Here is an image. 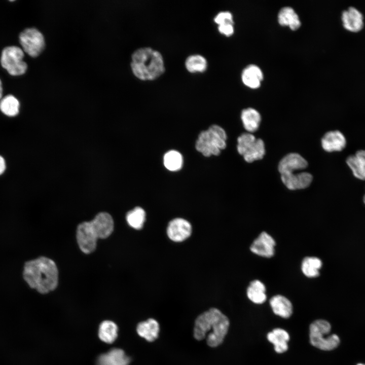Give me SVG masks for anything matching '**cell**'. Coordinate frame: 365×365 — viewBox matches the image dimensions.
Listing matches in <instances>:
<instances>
[{
    "instance_id": "obj_34",
    "label": "cell",
    "mask_w": 365,
    "mask_h": 365,
    "mask_svg": "<svg viewBox=\"0 0 365 365\" xmlns=\"http://www.w3.org/2000/svg\"><path fill=\"white\" fill-rule=\"evenodd\" d=\"M3 96V87L2 82L0 80V100L2 98Z\"/></svg>"
},
{
    "instance_id": "obj_14",
    "label": "cell",
    "mask_w": 365,
    "mask_h": 365,
    "mask_svg": "<svg viewBox=\"0 0 365 365\" xmlns=\"http://www.w3.org/2000/svg\"><path fill=\"white\" fill-rule=\"evenodd\" d=\"M281 178L288 189L295 190L308 187L312 182V176L308 172H302L281 174Z\"/></svg>"
},
{
    "instance_id": "obj_29",
    "label": "cell",
    "mask_w": 365,
    "mask_h": 365,
    "mask_svg": "<svg viewBox=\"0 0 365 365\" xmlns=\"http://www.w3.org/2000/svg\"><path fill=\"white\" fill-rule=\"evenodd\" d=\"M346 163L354 175L360 179H365V159L356 155L348 157Z\"/></svg>"
},
{
    "instance_id": "obj_2",
    "label": "cell",
    "mask_w": 365,
    "mask_h": 365,
    "mask_svg": "<svg viewBox=\"0 0 365 365\" xmlns=\"http://www.w3.org/2000/svg\"><path fill=\"white\" fill-rule=\"evenodd\" d=\"M114 227L112 216L105 212L98 213L91 221L80 224L77 230V240L81 251L86 254L93 252L97 239L110 236Z\"/></svg>"
},
{
    "instance_id": "obj_31",
    "label": "cell",
    "mask_w": 365,
    "mask_h": 365,
    "mask_svg": "<svg viewBox=\"0 0 365 365\" xmlns=\"http://www.w3.org/2000/svg\"><path fill=\"white\" fill-rule=\"evenodd\" d=\"M214 21L218 25L226 23H233L232 14L228 11L221 12L215 16Z\"/></svg>"
},
{
    "instance_id": "obj_3",
    "label": "cell",
    "mask_w": 365,
    "mask_h": 365,
    "mask_svg": "<svg viewBox=\"0 0 365 365\" xmlns=\"http://www.w3.org/2000/svg\"><path fill=\"white\" fill-rule=\"evenodd\" d=\"M228 317L218 309L212 308L200 314L196 318L194 330V336L197 340L205 338L208 332L211 330L207 337V343L212 347L220 345L227 334L229 327Z\"/></svg>"
},
{
    "instance_id": "obj_27",
    "label": "cell",
    "mask_w": 365,
    "mask_h": 365,
    "mask_svg": "<svg viewBox=\"0 0 365 365\" xmlns=\"http://www.w3.org/2000/svg\"><path fill=\"white\" fill-rule=\"evenodd\" d=\"M186 69L190 72H203L207 67V61L205 58L199 54L189 56L185 61Z\"/></svg>"
},
{
    "instance_id": "obj_25",
    "label": "cell",
    "mask_w": 365,
    "mask_h": 365,
    "mask_svg": "<svg viewBox=\"0 0 365 365\" xmlns=\"http://www.w3.org/2000/svg\"><path fill=\"white\" fill-rule=\"evenodd\" d=\"M322 264L321 261L317 257H307L302 262L301 270L306 276L309 278L316 277L319 275Z\"/></svg>"
},
{
    "instance_id": "obj_16",
    "label": "cell",
    "mask_w": 365,
    "mask_h": 365,
    "mask_svg": "<svg viewBox=\"0 0 365 365\" xmlns=\"http://www.w3.org/2000/svg\"><path fill=\"white\" fill-rule=\"evenodd\" d=\"M129 362V357L123 350L113 348L98 357L97 365H128Z\"/></svg>"
},
{
    "instance_id": "obj_19",
    "label": "cell",
    "mask_w": 365,
    "mask_h": 365,
    "mask_svg": "<svg viewBox=\"0 0 365 365\" xmlns=\"http://www.w3.org/2000/svg\"><path fill=\"white\" fill-rule=\"evenodd\" d=\"M267 339L274 345L276 352L281 353L287 350L289 336L284 330L280 328L274 329L268 334Z\"/></svg>"
},
{
    "instance_id": "obj_28",
    "label": "cell",
    "mask_w": 365,
    "mask_h": 365,
    "mask_svg": "<svg viewBox=\"0 0 365 365\" xmlns=\"http://www.w3.org/2000/svg\"><path fill=\"white\" fill-rule=\"evenodd\" d=\"M126 218L131 227L139 230L142 228L145 221V212L141 207H136L127 212Z\"/></svg>"
},
{
    "instance_id": "obj_9",
    "label": "cell",
    "mask_w": 365,
    "mask_h": 365,
    "mask_svg": "<svg viewBox=\"0 0 365 365\" xmlns=\"http://www.w3.org/2000/svg\"><path fill=\"white\" fill-rule=\"evenodd\" d=\"M19 41L23 51L32 57L40 55L45 47L43 34L35 28H26L22 31Z\"/></svg>"
},
{
    "instance_id": "obj_5",
    "label": "cell",
    "mask_w": 365,
    "mask_h": 365,
    "mask_svg": "<svg viewBox=\"0 0 365 365\" xmlns=\"http://www.w3.org/2000/svg\"><path fill=\"white\" fill-rule=\"evenodd\" d=\"M227 135L220 126L212 125L202 131L196 142V149L204 156H217L226 147Z\"/></svg>"
},
{
    "instance_id": "obj_17",
    "label": "cell",
    "mask_w": 365,
    "mask_h": 365,
    "mask_svg": "<svg viewBox=\"0 0 365 365\" xmlns=\"http://www.w3.org/2000/svg\"><path fill=\"white\" fill-rule=\"evenodd\" d=\"M243 83L251 88H257L260 87L263 79V72L256 65L250 64L243 70L241 75Z\"/></svg>"
},
{
    "instance_id": "obj_30",
    "label": "cell",
    "mask_w": 365,
    "mask_h": 365,
    "mask_svg": "<svg viewBox=\"0 0 365 365\" xmlns=\"http://www.w3.org/2000/svg\"><path fill=\"white\" fill-rule=\"evenodd\" d=\"M182 157L177 151L171 150L167 152L164 156V164L170 171L179 170L182 165Z\"/></svg>"
},
{
    "instance_id": "obj_33",
    "label": "cell",
    "mask_w": 365,
    "mask_h": 365,
    "mask_svg": "<svg viewBox=\"0 0 365 365\" xmlns=\"http://www.w3.org/2000/svg\"><path fill=\"white\" fill-rule=\"evenodd\" d=\"M6 168V165L5 159L0 155V175L5 172Z\"/></svg>"
},
{
    "instance_id": "obj_21",
    "label": "cell",
    "mask_w": 365,
    "mask_h": 365,
    "mask_svg": "<svg viewBox=\"0 0 365 365\" xmlns=\"http://www.w3.org/2000/svg\"><path fill=\"white\" fill-rule=\"evenodd\" d=\"M278 21L283 26H288L292 30H296L301 26L299 17L295 10L291 7L282 8L278 13Z\"/></svg>"
},
{
    "instance_id": "obj_22",
    "label": "cell",
    "mask_w": 365,
    "mask_h": 365,
    "mask_svg": "<svg viewBox=\"0 0 365 365\" xmlns=\"http://www.w3.org/2000/svg\"><path fill=\"white\" fill-rule=\"evenodd\" d=\"M241 118L244 128L249 132H254L258 129L261 117L256 110L252 108L243 110Z\"/></svg>"
},
{
    "instance_id": "obj_32",
    "label": "cell",
    "mask_w": 365,
    "mask_h": 365,
    "mask_svg": "<svg viewBox=\"0 0 365 365\" xmlns=\"http://www.w3.org/2000/svg\"><path fill=\"white\" fill-rule=\"evenodd\" d=\"M218 31L226 36H230L234 33L233 23H226L218 25Z\"/></svg>"
},
{
    "instance_id": "obj_8",
    "label": "cell",
    "mask_w": 365,
    "mask_h": 365,
    "mask_svg": "<svg viewBox=\"0 0 365 365\" xmlns=\"http://www.w3.org/2000/svg\"><path fill=\"white\" fill-rule=\"evenodd\" d=\"M24 51L17 46H9L2 52V66L12 76L22 75L26 72L27 65L23 60Z\"/></svg>"
},
{
    "instance_id": "obj_11",
    "label": "cell",
    "mask_w": 365,
    "mask_h": 365,
    "mask_svg": "<svg viewBox=\"0 0 365 365\" xmlns=\"http://www.w3.org/2000/svg\"><path fill=\"white\" fill-rule=\"evenodd\" d=\"M275 241L273 237L265 232H262L251 244V252L259 256L271 258L275 252Z\"/></svg>"
},
{
    "instance_id": "obj_6",
    "label": "cell",
    "mask_w": 365,
    "mask_h": 365,
    "mask_svg": "<svg viewBox=\"0 0 365 365\" xmlns=\"http://www.w3.org/2000/svg\"><path fill=\"white\" fill-rule=\"evenodd\" d=\"M331 330L330 323L325 320L319 319L313 322L309 327L311 345L324 351H330L337 348L340 340L336 334L328 335Z\"/></svg>"
},
{
    "instance_id": "obj_35",
    "label": "cell",
    "mask_w": 365,
    "mask_h": 365,
    "mask_svg": "<svg viewBox=\"0 0 365 365\" xmlns=\"http://www.w3.org/2000/svg\"><path fill=\"white\" fill-rule=\"evenodd\" d=\"M363 202H364V204H365V195H364V197H363Z\"/></svg>"
},
{
    "instance_id": "obj_12",
    "label": "cell",
    "mask_w": 365,
    "mask_h": 365,
    "mask_svg": "<svg viewBox=\"0 0 365 365\" xmlns=\"http://www.w3.org/2000/svg\"><path fill=\"white\" fill-rule=\"evenodd\" d=\"M341 19L343 27L348 31L357 32L364 25L362 13L356 8L350 7L342 13Z\"/></svg>"
},
{
    "instance_id": "obj_7",
    "label": "cell",
    "mask_w": 365,
    "mask_h": 365,
    "mask_svg": "<svg viewBox=\"0 0 365 365\" xmlns=\"http://www.w3.org/2000/svg\"><path fill=\"white\" fill-rule=\"evenodd\" d=\"M237 151L249 163L261 159L265 153L264 141L250 133L241 134L237 139Z\"/></svg>"
},
{
    "instance_id": "obj_4",
    "label": "cell",
    "mask_w": 365,
    "mask_h": 365,
    "mask_svg": "<svg viewBox=\"0 0 365 365\" xmlns=\"http://www.w3.org/2000/svg\"><path fill=\"white\" fill-rule=\"evenodd\" d=\"M130 66L134 75L142 81L155 80L165 69L161 54L150 47L135 50L131 55Z\"/></svg>"
},
{
    "instance_id": "obj_24",
    "label": "cell",
    "mask_w": 365,
    "mask_h": 365,
    "mask_svg": "<svg viewBox=\"0 0 365 365\" xmlns=\"http://www.w3.org/2000/svg\"><path fill=\"white\" fill-rule=\"evenodd\" d=\"M118 326L114 322L104 320L99 326L98 337L102 341L106 343H112L118 337Z\"/></svg>"
},
{
    "instance_id": "obj_1",
    "label": "cell",
    "mask_w": 365,
    "mask_h": 365,
    "mask_svg": "<svg viewBox=\"0 0 365 365\" xmlns=\"http://www.w3.org/2000/svg\"><path fill=\"white\" fill-rule=\"evenodd\" d=\"M22 276L30 288L42 294L54 290L58 285V271L56 264L45 257L25 262Z\"/></svg>"
},
{
    "instance_id": "obj_23",
    "label": "cell",
    "mask_w": 365,
    "mask_h": 365,
    "mask_svg": "<svg viewBox=\"0 0 365 365\" xmlns=\"http://www.w3.org/2000/svg\"><path fill=\"white\" fill-rule=\"evenodd\" d=\"M247 296L253 303L261 304L264 303L267 299L264 284L259 280L252 281L247 287Z\"/></svg>"
},
{
    "instance_id": "obj_13",
    "label": "cell",
    "mask_w": 365,
    "mask_h": 365,
    "mask_svg": "<svg viewBox=\"0 0 365 365\" xmlns=\"http://www.w3.org/2000/svg\"><path fill=\"white\" fill-rule=\"evenodd\" d=\"M307 161L300 155L290 153L284 157L278 165V170L281 174L294 173L307 167Z\"/></svg>"
},
{
    "instance_id": "obj_18",
    "label": "cell",
    "mask_w": 365,
    "mask_h": 365,
    "mask_svg": "<svg viewBox=\"0 0 365 365\" xmlns=\"http://www.w3.org/2000/svg\"><path fill=\"white\" fill-rule=\"evenodd\" d=\"M270 305L273 312L284 318H289L293 313V306L284 296L276 295L270 300Z\"/></svg>"
},
{
    "instance_id": "obj_36",
    "label": "cell",
    "mask_w": 365,
    "mask_h": 365,
    "mask_svg": "<svg viewBox=\"0 0 365 365\" xmlns=\"http://www.w3.org/2000/svg\"><path fill=\"white\" fill-rule=\"evenodd\" d=\"M357 365H365V364H362V363H358V364H357Z\"/></svg>"
},
{
    "instance_id": "obj_15",
    "label": "cell",
    "mask_w": 365,
    "mask_h": 365,
    "mask_svg": "<svg viewBox=\"0 0 365 365\" xmlns=\"http://www.w3.org/2000/svg\"><path fill=\"white\" fill-rule=\"evenodd\" d=\"M346 140L339 131H331L326 133L321 139L323 149L328 152L341 151L346 145Z\"/></svg>"
},
{
    "instance_id": "obj_10",
    "label": "cell",
    "mask_w": 365,
    "mask_h": 365,
    "mask_svg": "<svg viewBox=\"0 0 365 365\" xmlns=\"http://www.w3.org/2000/svg\"><path fill=\"white\" fill-rule=\"evenodd\" d=\"M192 233V226L190 222L182 218H175L171 220L167 228L169 238L174 242H181L190 237Z\"/></svg>"
},
{
    "instance_id": "obj_20",
    "label": "cell",
    "mask_w": 365,
    "mask_h": 365,
    "mask_svg": "<svg viewBox=\"0 0 365 365\" xmlns=\"http://www.w3.org/2000/svg\"><path fill=\"white\" fill-rule=\"evenodd\" d=\"M136 331L139 336L149 342H152L158 337L159 324L154 319L150 318L139 323Z\"/></svg>"
},
{
    "instance_id": "obj_26",
    "label": "cell",
    "mask_w": 365,
    "mask_h": 365,
    "mask_svg": "<svg viewBox=\"0 0 365 365\" xmlns=\"http://www.w3.org/2000/svg\"><path fill=\"white\" fill-rule=\"evenodd\" d=\"M19 107L18 100L12 95H7L0 100V110L7 116H16L19 113Z\"/></svg>"
}]
</instances>
